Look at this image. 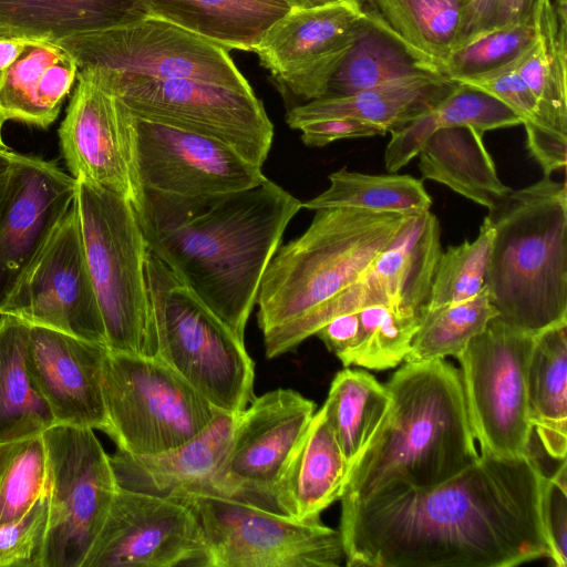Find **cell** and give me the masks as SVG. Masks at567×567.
<instances>
[{"label":"cell","mask_w":567,"mask_h":567,"mask_svg":"<svg viewBox=\"0 0 567 567\" xmlns=\"http://www.w3.org/2000/svg\"><path fill=\"white\" fill-rule=\"evenodd\" d=\"M546 475L533 454L480 453L452 478L341 499L349 567H513L547 558Z\"/></svg>","instance_id":"cell-1"},{"label":"cell","mask_w":567,"mask_h":567,"mask_svg":"<svg viewBox=\"0 0 567 567\" xmlns=\"http://www.w3.org/2000/svg\"><path fill=\"white\" fill-rule=\"evenodd\" d=\"M130 200L147 249L244 341L262 276L302 203L267 177L196 196L136 187Z\"/></svg>","instance_id":"cell-2"},{"label":"cell","mask_w":567,"mask_h":567,"mask_svg":"<svg viewBox=\"0 0 567 567\" xmlns=\"http://www.w3.org/2000/svg\"><path fill=\"white\" fill-rule=\"evenodd\" d=\"M384 385L390 408L351 465L340 501L395 484L434 486L480 456L456 367L444 359L405 362Z\"/></svg>","instance_id":"cell-3"},{"label":"cell","mask_w":567,"mask_h":567,"mask_svg":"<svg viewBox=\"0 0 567 567\" xmlns=\"http://www.w3.org/2000/svg\"><path fill=\"white\" fill-rule=\"evenodd\" d=\"M485 219L493 240L484 286L502 323L536 336L567 322V187L549 176L511 189Z\"/></svg>","instance_id":"cell-4"},{"label":"cell","mask_w":567,"mask_h":567,"mask_svg":"<svg viewBox=\"0 0 567 567\" xmlns=\"http://www.w3.org/2000/svg\"><path fill=\"white\" fill-rule=\"evenodd\" d=\"M408 215L323 208L299 237L279 246L262 276V333L298 319L361 279Z\"/></svg>","instance_id":"cell-5"},{"label":"cell","mask_w":567,"mask_h":567,"mask_svg":"<svg viewBox=\"0 0 567 567\" xmlns=\"http://www.w3.org/2000/svg\"><path fill=\"white\" fill-rule=\"evenodd\" d=\"M76 182L83 246L107 348L157 357L147 245L132 202L93 183Z\"/></svg>","instance_id":"cell-6"},{"label":"cell","mask_w":567,"mask_h":567,"mask_svg":"<svg viewBox=\"0 0 567 567\" xmlns=\"http://www.w3.org/2000/svg\"><path fill=\"white\" fill-rule=\"evenodd\" d=\"M146 277L157 357L216 409L243 412L255 396V367L245 341L148 249Z\"/></svg>","instance_id":"cell-7"},{"label":"cell","mask_w":567,"mask_h":567,"mask_svg":"<svg viewBox=\"0 0 567 567\" xmlns=\"http://www.w3.org/2000/svg\"><path fill=\"white\" fill-rule=\"evenodd\" d=\"M106 434L117 450L158 454L203 432L217 409L158 357L107 350L103 364Z\"/></svg>","instance_id":"cell-8"},{"label":"cell","mask_w":567,"mask_h":567,"mask_svg":"<svg viewBox=\"0 0 567 567\" xmlns=\"http://www.w3.org/2000/svg\"><path fill=\"white\" fill-rule=\"evenodd\" d=\"M78 71L100 75L189 79L252 92L224 48L153 16L58 42Z\"/></svg>","instance_id":"cell-9"},{"label":"cell","mask_w":567,"mask_h":567,"mask_svg":"<svg viewBox=\"0 0 567 567\" xmlns=\"http://www.w3.org/2000/svg\"><path fill=\"white\" fill-rule=\"evenodd\" d=\"M94 80L137 116L220 141L262 167L274 125L252 92L189 79L100 75Z\"/></svg>","instance_id":"cell-10"},{"label":"cell","mask_w":567,"mask_h":567,"mask_svg":"<svg viewBox=\"0 0 567 567\" xmlns=\"http://www.w3.org/2000/svg\"><path fill=\"white\" fill-rule=\"evenodd\" d=\"M205 544L204 567H339L340 532L318 519L299 520L229 498L193 494Z\"/></svg>","instance_id":"cell-11"},{"label":"cell","mask_w":567,"mask_h":567,"mask_svg":"<svg viewBox=\"0 0 567 567\" xmlns=\"http://www.w3.org/2000/svg\"><path fill=\"white\" fill-rule=\"evenodd\" d=\"M534 339L494 317L456 357L471 429L483 454H532L526 372Z\"/></svg>","instance_id":"cell-12"},{"label":"cell","mask_w":567,"mask_h":567,"mask_svg":"<svg viewBox=\"0 0 567 567\" xmlns=\"http://www.w3.org/2000/svg\"><path fill=\"white\" fill-rule=\"evenodd\" d=\"M49 458V527L42 567H83L118 487L94 430L55 424L43 432Z\"/></svg>","instance_id":"cell-13"},{"label":"cell","mask_w":567,"mask_h":567,"mask_svg":"<svg viewBox=\"0 0 567 567\" xmlns=\"http://www.w3.org/2000/svg\"><path fill=\"white\" fill-rule=\"evenodd\" d=\"M120 121L132 190L196 196L240 190L266 179L260 166L225 143L137 116L121 100Z\"/></svg>","instance_id":"cell-14"},{"label":"cell","mask_w":567,"mask_h":567,"mask_svg":"<svg viewBox=\"0 0 567 567\" xmlns=\"http://www.w3.org/2000/svg\"><path fill=\"white\" fill-rule=\"evenodd\" d=\"M315 409V402L291 389L254 396L238 416L213 495L284 516L279 487Z\"/></svg>","instance_id":"cell-15"},{"label":"cell","mask_w":567,"mask_h":567,"mask_svg":"<svg viewBox=\"0 0 567 567\" xmlns=\"http://www.w3.org/2000/svg\"><path fill=\"white\" fill-rule=\"evenodd\" d=\"M2 315L107 347L75 198L24 274Z\"/></svg>","instance_id":"cell-16"},{"label":"cell","mask_w":567,"mask_h":567,"mask_svg":"<svg viewBox=\"0 0 567 567\" xmlns=\"http://www.w3.org/2000/svg\"><path fill=\"white\" fill-rule=\"evenodd\" d=\"M199 523L184 502L117 487L83 567H204Z\"/></svg>","instance_id":"cell-17"},{"label":"cell","mask_w":567,"mask_h":567,"mask_svg":"<svg viewBox=\"0 0 567 567\" xmlns=\"http://www.w3.org/2000/svg\"><path fill=\"white\" fill-rule=\"evenodd\" d=\"M364 16L363 0L291 8L252 51L286 92L307 102L320 99L354 44Z\"/></svg>","instance_id":"cell-18"},{"label":"cell","mask_w":567,"mask_h":567,"mask_svg":"<svg viewBox=\"0 0 567 567\" xmlns=\"http://www.w3.org/2000/svg\"><path fill=\"white\" fill-rule=\"evenodd\" d=\"M78 182L55 162L20 154L0 196V315L71 207Z\"/></svg>","instance_id":"cell-19"},{"label":"cell","mask_w":567,"mask_h":567,"mask_svg":"<svg viewBox=\"0 0 567 567\" xmlns=\"http://www.w3.org/2000/svg\"><path fill=\"white\" fill-rule=\"evenodd\" d=\"M109 348L30 326L25 365L55 424L107 431L103 364Z\"/></svg>","instance_id":"cell-20"},{"label":"cell","mask_w":567,"mask_h":567,"mask_svg":"<svg viewBox=\"0 0 567 567\" xmlns=\"http://www.w3.org/2000/svg\"><path fill=\"white\" fill-rule=\"evenodd\" d=\"M76 80L78 85L58 131L70 175L131 199L120 100L87 72L78 71Z\"/></svg>","instance_id":"cell-21"},{"label":"cell","mask_w":567,"mask_h":567,"mask_svg":"<svg viewBox=\"0 0 567 567\" xmlns=\"http://www.w3.org/2000/svg\"><path fill=\"white\" fill-rule=\"evenodd\" d=\"M239 414L217 409L203 432L158 454L133 455L117 450L110 455L117 485L177 501L193 494L213 495Z\"/></svg>","instance_id":"cell-22"},{"label":"cell","mask_w":567,"mask_h":567,"mask_svg":"<svg viewBox=\"0 0 567 567\" xmlns=\"http://www.w3.org/2000/svg\"><path fill=\"white\" fill-rule=\"evenodd\" d=\"M442 252L441 227L429 210L408 215L361 281L370 303H394L422 312Z\"/></svg>","instance_id":"cell-23"},{"label":"cell","mask_w":567,"mask_h":567,"mask_svg":"<svg viewBox=\"0 0 567 567\" xmlns=\"http://www.w3.org/2000/svg\"><path fill=\"white\" fill-rule=\"evenodd\" d=\"M457 85L443 74L399 79L341 97H321L290 109L286 122L302 124L331 117H353L396 130L425 114Z\"/></svg>","instance_id":"cell-24"},{"label":"cell","mask_w":567,"mask_h":567,"mask_svg":"<svg viewBox=\"0 0 567 567\" xmlns=\"http://www.w3.org/2000/svg\"><path fill=\"white\" fill-rule=\"evenodd\" d=\"M78 75L73 56L61 45L27 40L0 79V118L40 128L59 116Z\"/></svg>","instance_id":"cell-25"},{"label":"cell","mask_w":567,"mask_h":567,"mask_svg":"<svg viewBox=\"0 0 567 567\" xmlns=\"http://www.w3.org/2000/svg\"><path fill=\"white\" fill-rule=\"evenodd\" d=\"M350 466L323 406L315 412L285 471L278 502L286 517L318 519L340 501Z\"/></svg>","instance_id":"cell-26"},{"label":"cell","mask_w":567,"mask_h":567,"mask_svg":"<svg viewBox=\"0 0 567 567\" xmlns=\"http://www.w3.org/2000/svg\"><path fill=\"white\" fill-rule=\"evenodd\" d=\"M147 16L174 23L225 50L252 51L291 7L286 0H142Z\"/></svg>","instance_id":"cell-27"},{"label":"cell","mask_w":567,"mask_h":567,"mask_svg":"<svg viewBox=\"0 0 567 567\" xmlns=\"http://www.w3.org/2000/svg\"><path fill=\"white\" fill-rule=\"evenodd\" d=\"M145 16L142 0H0V34L55 43Z\"/></svg>","instance_id":"cell-28"},{"label":"cell","mask_w":567,"mask_h":567,"mask_svg":"<svg viewBox=\"0 0 567 567\" xmlns=\"http://www.w3.org/2000/svg\"><path fill=\"white\" fill-rule=\"evenodd\" d=\"M427 74L442 73L409 47L375 9H365L359 35L329 80L323 97L348 96L390 81Z\"/></svg>","instance_id":"cell-29"},{"label":"cell","mask_w":567,"mask_h":567,"mask_svg":"<svg viewBox=\"0 0 567 567\" xmlns=\"http://www.w3.org/2000/svg\"><path fill=\"white\" fill-rule=\"evenodd\" d=\"M473 126H447L433 132L419 153L422 177L491 208L512 188L499 179L494 161Z\"/></svg>","instance_id":"cell-30"},{"label":"cell","mask_w":567,"mask_h":567,"mask_svg":"<svg viewBox=\"0 0 567 567\" xmlns=\"http://www.w3.org/2000/svg\"><path fill=\"white\" fill-rule=\"evenodd\" d=\"M529 421L555 460L567 452V322L537 333L527 364Z\"/></svg>","instance_id":"cell-31"},{"label":"cell","mask_w":567,"mask_h":567,"mask_svg":"<svg viewBox=\"0 0 567 567\" xmlns=\"http://www.w3.org/2000/svg\"><path fill=\"white\" fill-rule=\"evenodd\" d=\"M522 118L491 94L467 84L410 123L391 131L384 152L385 169L395 173L419 155L430 135L441 127L467 125L486 131L516 126Z\"/></svg>","instance_id":"cell-32"},{"label":"cell","mask_w":567,"mask_h":567,"mask_svg":"<svg viewBox=\"0 0 567 567\" xmlns=\"http://www.w3.org/2000/svg\"><path fill=\"white\" fill-rule=\"evenodd\" d=\"M30 324L0 316V443L42 434L54 417L25 365Z\"/></svg>","instance_id":"cell-33"},{"label":"cell","mask_w":567,"mask_h":567,"mask_svg":"<svg viewBox=\"0 0 567 567\" xmlns=\"http://www.w3.org/2000/svg\"><path fill=\"white\" fill-rule=\"evenodd\" d=\"M390 404L386 386L372 374L346 368L334 375L322 406L350 467L379 429Z\"/></svg>","instance_id":"cell-34"},{"label":"cell","mask_w":567,"mask_h":567,"mask_svg":"<svg viewBox=\"0 0 567 567\" xmlns=\"http://www.w3.org/2000/svg\"><path fill=\"white\" fill-rule=\"evenodd\" d=\"M330 186L302 203L307 209L359 208L403 215L429 210L432 198L411 175H371L342 167L328 176Z\"/></svg>","instance_id":"cell-35"},{"label":"cell","mask_w":567,"mask_h":567,"mask_svg":"<svg viewBox=\"0 0 567 567\" xmlns=\"http://www.w3.org/2000/svg\"><path fill=\"white\" fill-rule=\"evenodd\" d=\"M463 0H373L393 31L442 74L456 47Z\"/></svg>","instance_id":"cell-36"},{"label":"cell","mask_w":567,"mask_h":567,"mask_svg":"<svg viewBox=\"0 0 567 567\" xmlns=\"http://www.w3.org/2000/svg\"><path fill=\"white\" fill-rule=\"evenodd\" d=\"M497 316L485 286L473 298L434 308L424 307L421 324L404 362L457 357Z\"/></svg>","instance_id":"cell-37"},{"label":"cell","mask_w":567,"mask_h":567,"mask_svg":"<svg viewBox=\"0 0 567 567\" xmlns=\"http://www.w3.org/2000/svg\"><path fill=\"white\" fill-rule=\"evenodd\" d=\"M358 315L361 337L347 367L385 370L403 362L420 328L422 312L394 303H371Z\"/></svg>","instance_id":"cell-38"},{"label":"cell","mask_w":567,"mask_h":567,"mask_svg":"<svg viewBox=\"0 0 567 567\" xmlns=\"http://www.w3.org/2000/svg\"><path fill=\"white\" fill-rule=\"evenodd\" d=\"M48 485L49 458L43 433L0 443V525L21 517Z\"/></svg>","instance_id":"cell-39"},{"label":"cell","mask_w":567,"mask_h":567,"mask_svg":"<svg viewBox=\"0 0 567 567\" xmlns=\"http://www.w3.org/2000/svg\"><path fill=\"white\" fill-rule=\"evenodd\" d=\"M493 240V228L486 219L478 236L441 252L433 277L426 308L456 303L475 297L484 278Z\"/></svg>","instance_id":"cell-40"},{"label":"cell","mask_w":567,"mask_h":567,"mask_svg":"<svg viewBox=\"0 0 567 567\" xmlns=\"http://www.w3.org/2000/svg\"><path fill=\"white\" fill-rule=\"evenodd\" d=\"M536 39L534 25L493 29L454 49L443 74L460 82L501 69L518 60L534 45Z\"/></svg>","instance_id":"cell-41"},{"label":"cell","mask_w":567,"mask_h":567,"mask_svg":"<svg viewBox=\"0 0 567 567\" xmlns=\"http://www.w3.org/2000/svg\"><path fill=\"white\" fill-rule=\"evenodd\" d=\"M49 513L47 488L21 517L0 525V567H42Z\"/></svg>","instance_id":"cell-42"},{"label":"cell","mask_w":567,"mask_h":567,"mask_svg":"<svg viewBox=\"0 0 567 567\" xmlns=\"http://www.w3.org/2000/svg\"><path fill=\"white\" fill-rule=\"evenodd\" d=\"M520 58L501 69L457 83L471 85L496 97L522 118L523 125L547 128L542 123L536 99L517 71Z\"/></svg>","instance_id":"cell-43"},{"label":"cell","mask_w":567,"mask_h":567,"mask_svg":"<svg viewBox=\"0 0 567 567\" xmlns=\"http://www.w3.org/2000/svg\"><path fill=\"white\" fill-rule=\"evenodd\" d=\"M546 476L543 494L547 558L556 567L567 566V467L566 458Z\"/></svg>","instance_id":"cell-44"},{"label":"cell","mask_w":567,"mask_h":567,"mask_svg":"<svg viewBox=\"0 0 567 567\" xmlns=\"http://www.w3.org/2000/svg\"><path fill=\"white\" fill-rule=\"evenodd\" d=\"M301 140L308 146H326L334 141L384 135L388 131L353 117H331L302 124Z\"/></svg>","instance_id":"cell-45"},{"label":"cell","mask_w":567,"mask_h":567,"mask_svg":"<svg viewBox=\"0 0 567 567\" xmlns=\"http://www.w3.org/2000/svg\"><path fill=\"white\" fill-rule=\"evenodd\" d=\"M524 126L527 150L542 166L544 176H550L555 171L565 168L567 136L537 125L524 124Z\"/></svg>","instance_id":"cell-46"},{"label":"cell","mask_w":567,"mask_h":567,"mask_svg":"<svg viewBox=\"0 0 567 567\" xmlns=\"http://www.w3.org/2000/svg\"><path fill=\"white\" fill-rule=\"evenodd\" d=\"M344 367L361 337L358 311L339 315L323 324L315 333Z\"/></svg>","instance_id":"cell-47"},{"label":"cell","mask_w":567,"mask_h":567,"mask_svg":"<svg viewBox=\"0 0 567 567\" xmlns=\"http://www.w3.org/2000/svg\"><path fill=\"white\" fill-rule=\"evenodd\" d=\"M496 0H463L456 48L492 30ZM454 51V50H453Z\"/></svg>","instance_id":"cell-48"},{"label":"cell","mask_w":567,"mask_h":567,"mask_svg":"<svg viewBox=\"0 0 567 567\" xmlns=\"http://www.w3.org/2000/svg\"><path fill=\"white\" fill-rule=\"evenodd\" d=\"M537 0H496L493 29L513 25H534Z\"/></svg>","instance_id":"cell-49"},{"label":"cell","mask_w":567,"mask_h":567,"mask_svg":"<svg viewBox=\"0 0 567 567\" xmlns=\"http://www.w3.org/2000/svg\"><path fill=\"white\" fill-rule=\"evenodd\" d=\"M27 40L0 34V79L22 51Z\"/></svg>","instance_id":"cell-50"},{"label":"cell","mask_w":567,"mask_h":567,"mask_svg":"<svg viewBox=\"0 0 567 567\" xmlns=\"http://www.w3.org/2000/svg\"><path fill=\"white\" fill-rule=\"evenodd\" d=\"M19 156L20 153H17L9 147H0V196L4 192L11 169Z\"/></svg>","instance_id":"cell-51"},{"label":"cell","mask_w":567,"mask_h":567,"mask_svg":"<svg viewBox=\"0 0 567 567\" xmlns=\"http://www.w3.org/2000/svg\"><path fill=\"white\" fill-rule=\"evenodd\" d=\"M291 8H315L342 0H286Z\"/></svg>","instance_id":"cell-52"},{"label":"cell","mask_w":567,"mask_h":567,"mask_svg":"<svg viewBox=\"0 0 567 567\" xmlns=\"http://www.w3.org/2000/svg\"><path fill=\"white\" fill-rule=\"evenodd\" d=\"M3 121L0 118V147L1 148H7L8 146L6 145L4 141H3V137H2V127H3Z\"/></svg>","instance_id":"cell-53"}]
</instances>
